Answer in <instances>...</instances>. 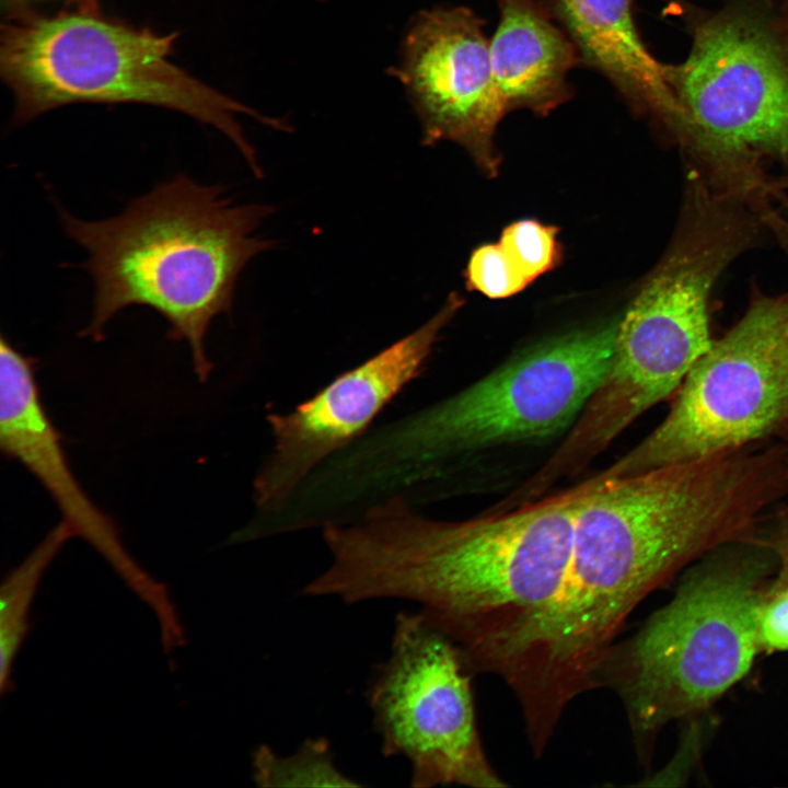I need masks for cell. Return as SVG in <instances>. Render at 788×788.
Segmentation results:
<instances>
[{"instance_id": "1", "label": "cell", "mask_w": 788, "mask_h": 788, "mask_svg": "<svg viewBox=\"0 0 788 788\" xmlns=\"http://www.w3.org/2000/svg\"><path fill=\"white\" fill-rule=\"evenodd\" d=\"M580 486L564 583L524 660L538 692L563 704L595 688L598 669L649 593L712 551L758 541L788 494V443L766 440Z\"/></svg>"}, {"instance_id": "2", "label": "cell", "mask_w": 788, "mask_h": 788, "mask_svg": "<svg viewBox=\"0 0 788 788\" xmlns=\"http://www.w3.org/2000/svg\"><path fill=\"white\" fill-rule=\"evenodd\" d=\"M577 485L459 521L427 518L401 496L326 523L331 560L303 593L347 604L412 601L461 650L470 671L507 683L566 576Z\"/></svg>"}, {"instance_id": "3", "label": "cell", "mask_w": 788, "mask_h": 788, "mask_svg": "<svg viewBox=\"0 0 788 788\" xmlns=\"http://www.w3.org/2000/svg\"><path fill=\"white\" fill-rule=\"evenodd\" d=\"M273 211L269 205L237 204L222 186L186 174L108 219L85 221L59 210L63 231L88 255L81 267L93 281L91 318L81 335L99 341L120 311L147 306L169 324V338L186 341L194 371L206 381L212 371L208 328L231 313L248 262L273 247L257 234Z\"/></svg>"}, {"instance_id": "4", "label": "cell", "mask_w": 788, "mask_h": 788, "mask_svg": "<svg viewBox=\"0 0 788 788\" xmlns=\"http://www.w3.org/2000/svg\"><path fill=\"white\" fill-rule=\"evenodd\" d=\"M775 563L760 542L711 552L670 602L613 645L595 688L618 696L640 754L664 726L703 711L746 675L761 649L762 586Z\"/></svg>"}, {"instance_id": "5", "label": "cell", "mask_w": 788, "mask_h": 788, "mask_svg": "<svg viewBox=\"0 0 788 788\" xmlns=\"http://www.w3.org/2000/svg\"><path fill=\"white\" fill-rule=\"evenodd\" d=\"M617 323L559 336L340 453L358 495L406 487L461 453L554 436L573 425L613 357Z\"/></svg>"}, {"instance_id": "6", "label": "cell", "mask_w": 788, "mask_h": 788, "mask_svg": "<svg viewBox=\"0 0 788 788\" xmlns=\"http://www.w3.org/2000/svg\"><path fill=\"white\" fill-rule=\"evenodd\" d=\"M177 34H159L77 9L43 14L16 2L1 26V77L15 97V121L73 103H141L171 108L221 131L253 174L264 176L236 115L277 130L286 121L202 83L170 61Z\"/></svg>"}, {"instance_id": "7", "label": "cell", "mask_w": 788, "mask_h": 788, "mask_svg": "<svg viewBox=\"0 0 788 788\" xmlns=\"http://www.w3.org/2000/svg\"><path fill=\"white\" fill-rule=\"evenodd\" d=\"M788 424V292L752 299L695 363L665 418L598 474L617 478L778 437Z\"/></svg>"}, {"instance_id": "8", "label": "cell", "mask_w": 788, "mask_h": 788, "mask_svg": "<svg viewBox=\"0 0 788 788\" xmlns=\"http://www.w3.org/2000/svg\"><path fill=\"white\" fill-rule=\"evenodd\" d=\"M670 81L684 115L681 137L717 172L788 155V51L761 9L733 5L704 21Z\"/></svg>"}, {"instance_id": "9", "label": "cell", "mask_w": 788, "mask_h": 788, "mask_svg": "<svg viewBox=\"0 0 788 788\" xmlns=\"http://www.w3.org/2000/svg\"><path fill=\"white\" fill-rule=\"evenodd\" d=\"M472 675L459 647L419 611L396 616L368 702L382 753L408 762L413 787L507 786L478 733Z\"/></svg>"}, {"instance_id": "10", "label": "cell", "mask_w": 788, "mask_h": 788, "mask_svg": "<svg viewBox=\"0 0 788 788\" xmlns=\"http://www.w3.org/2000/svg\"><path fill=\"white\" fill-rule=\"evenodd\" d=\"M463 304L451 293L425 324L348 370L289 413H270L271 453L254 480L265 514L281 510L320 465L352 444L382 409L418 378L443 328Z\"/></svg>"}, {"instance_id": "11", "label": "cell", "mask_w": 788, "mask_h": 788, "mask_svg": "<svg viewBox=\"0 0 788 788\" xmlns=\"http://www.w3.org/2000/svg\"><path fill=\"white\" fill-rule=\"evenodd\" d=\"M397 71L422 142H456L493 170L494 135L506 111L482 20L463 7L420 12L405 35Z\"/></svg>"}, {"instance_id": "12", "label": "cell", "mask_w": 788, "mask_h": 788, "mask_svg": "<svg viewBox=\"0 0 788 788\" xmlns=\"http://www.w3.org/2000/svg\"><path fill=\"white\" fill-rule=\"evenodd\" d=\"M0 447L46 489L74 536L86 541L155 613L163 633L179 619L166 587L130 556L113 519L99 508L76 478L62 438L42 402L34 359L0 337Z\"/></svg>"}, {"instance_id": "13", "label": "cell", "mask_w": 788, "mask_h": 788, "mask_svg": "<svg viewBox=\"0 0 788 788\" xmlns=\"http://www.w3.org/2000/svg\"><path fill=\"white\" fill-rule=\"evenodd\" d=\"M580 56L634 106L649 112L681 136L684 115L670 81L640 38L631 0H555Z\"/></svg>"}, {"instance_id": "14", "label": "cell", "mask_w": 788, "mask_h": 788, "mask_svg": "<svg viewBox=\"0 0 788 788\" xmlns=\"http://www.w3.org/2000/svg\"><path fill=\"white\" fill-rule=\"evenodd\" d=\"M496 88L507 112L547 114L569 97L577 48L534 0H499L489 39Z\"/></svg>"}, {"instance_id": "15", "label": "cell", "mask_w": 788, "mask_h": 788, "mask_svg": "<svg viewBox=\"0 0 788 788\" xmlns=\"http://www.w3.org/2000/svg\"><path fill=\"white\" fill-rule=\"evenodd\" d=\"M74 536L61 520L3 581L0 590V686L12 690L14 659L28 633V612L42 576L66 542Z\"/></svg>"}, {"instance_id": "16", "label": "cell", "mask_w": 788, "mask_h": 788, "mask_svg": "<svg viewBox=\"0 0 788 788\" xmlns=\"http://www.w3.org/2000/svg\"><path fill=\"white\" fill-rule=\"evenodd\" d=\"M253 778L262 787H358L335 764L324 738L308 739L289 755L263 744L253 755Z\"/></svg>"}, {"instance_id": "17", "label": "cell", "mask_w": 788, "mask_h": 788, "mask_svg": "<svg viewBox=\"0 0 788 788\" xmlns=\"http://www.w3.org/2000/svg\"><path fill=\"white\" fill-rule=\"evenodd\" d=\"M557 233L555 227L525 219L508 225L499 243L531 282L559 263L561 253Z\"/></svg>"}, {"instance_id": "18", "label": "cell", "mask_w": 788, "mask_h": 788, "mask_svg": "<svg viewBox=\"0 0 788 788\" xmlns=\"http://www.w3.org/2000/svg\"><path fill=\"white\" fill-rule=\"evenodd\" d=\"M465 278L470 289L491 299L511 297L530 283L499 242L473 251Z\"/></svg>"}, {"instance_id": "19", "label": "cell", "mask_w": 788, "mask_h": 788, "mask_svg": "<svg viewBox=\"0 0 788 788\" xmlns=\"http://www.w3.org/2000/svg\"><path fill=\"white\" fill-rule=\"evenodd\" d=\"M761 649L788 650V577L777 575L765 589L758 612Z\"/></svg>"}, {"instance_id": "20", "label": "cell", "mask_w": 788, "mask_h": 788, "mask_svg": "<svg viewBox=\"0 0 788 788\" xmlns=\"http://www.w3.org/2000/svg\"><path fill=\"white\" fill-rule=\"evenodd\" d=\"M765 543L778 564V573L788 577V505L779 507L772 515Z\"/></svg>"}, {"instance_id": "21", "label": "cell", "mask_w": 788, "mask_h": 788, "mask_svg": "<svg viewBox=\"0 0 788 788\" xmlns=\"http://www.w3.org/2000/svg\"><path fill=\"white\" fill-rule=\"evenodd\" d=\"M779 27V25H778ZM783 40L785 43L786 49L788 51V1L786 2V8L784 11V16L780 21V27H779Z\"/></svg>"}, {"instance_id": "22", "label": "cell", "mask_w": 788, "mask_h": 788, "mask_svg": "<svg viewBox=\"0 0 788 788\" xmlns=\"http://www.w3.org/2000/svg\"><path fill=\"white\" fill-rule=\"evenodd\" d=\"M81 9H97V0H70Z\"/></svg>"}, {"instance_id": "23", "label": "cell", "mask_w": 788, "mask_h": 788, "mask_svg": "<svg viewBox=\"0 0 788 788\" xmlns=\"http://www.w3.org/2000/svg\"><path fill=\"white\" fill-rule=\"evenodd\" d=\"M788 443V424L785 426V428L781 430L779 436L777 437Z\"/></svg>"}, {"instance_id": "24", "label": "cell", "mask_w": 788, "mask_h": 788, "mask_svg": "<svg viewBox=\"0 0 788 788\" xmlns=\"http://www.w3.org/2000/svg\"><path fill=\"white\" fill-rule=\"evenodd\" d=\"M788 183V182H787Z\"/></svg>"}]
</instances>
